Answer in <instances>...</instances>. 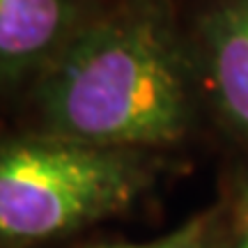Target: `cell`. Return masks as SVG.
Instances as JSON below:
<instances>
[{"instance_id": "obj_1", "label": "cell", "mask_w": 248, "mask_h": 248, "mask_svg": "<svg viewBox=\"0 0 248 248\" xmlns=\"http://www.w3.org/2000/svg\"><path fill=\"white\" fill-rule=\"evenodd\" d=\"M39 104L51 136L126 152L177 142L193 117L186 60L154 7L78 26L48 62Z\"/></svg>"}, {"instance_id": "obj_2", "label": "cell", "mask_w": 248, "mask_h": 248, "mask_svg": "<svg viewBox=\"0 0 248 248\" xmlns=\"http://www.w3.org/2000/svg\"><path fill=\"white\" fill-rule=\"evenodd\" d=\"M145 186L140 161L60 136L0 147V239H55L122 212Z\"/></svg>"}, {"instance_id": "obj_3", "label": "cell", "mask_w": 248, "mask_h": 248, "mask_svg": "<svg viewBox=\"0 0 248 248\" xmlns=\"http://www.w3.org/2000/svg\"><path fill=\"white\" fill-rule=\"evenodd\" d=\"M200 48L223 120L248 142V0H218L204 14Z\"/></svg>"}, {"instance_id": "obj_4", "label": "cell", "mask_w": 248, "mask_h": 248, "mask_svg": "<svg viewBox=\"0 0 248 248\" xmlns=\"http://www.w3.org/2000/svg\"><path fill=\"white\" fill-rule=\"evenodd\" d=\"M78 30L71 0H0V74L51 62Z\"/></svg>"}, {"instance_id": "obj_5", "label": "cell", "mask_w": 248, "mask_h": 248, "mask_svg": "<svg viewBox=\"0 0 248 248\" xmlns=\"http://www.w3.org/2000/svg\"><path fill=\"white\" fill-rule=\"evenodd\" d=\"M218 232V214L207 212L193 216L186 223L177 225L168 234H161L147 241H131V244H110L99 248H212Z\"/></svg>"}, {"instance_id": "obj_6", "label": "cell", "mask_w": 248, "mask_h": 248, "mask_svg": "<svg viewBox=\"0 0 248 248\" xmlns=\"http://www.w3.org/2000/svg\"><path fill=\"white\" fill-rule=\"evenodd\" d=\"M212 248H248V188H244L239 200L234 202L230 225L221 228L218 223V232Z\"/></svg>"}]
</instances>
